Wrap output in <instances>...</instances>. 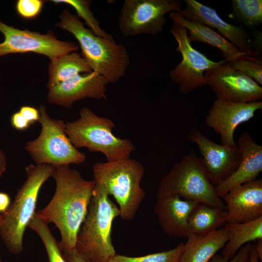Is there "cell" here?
<instances>
[{
  "mask_svg": "<svg viewBox=\"0 0 262 262\" xmlns=\"http://www.w3.org/2000/svg\"><path fill=\"white\" fill-rule=\"evenodd\" d=\"M170 33L177 42L176 50L182 57L180 62L170 72L171 80L184 94L207 85L205 73L227 61H213L195 49L189 39L187 29L180 24L173 22Z\"/></svg>",
  "mask_w": 262,
  "mask_h": 262,
  "instance_id": "10",
  "label": "cell"
},
{
  "mask_svg": "<svg viewBox=\"0 0 262 262\" xmlns=\"http://www.w3.org/2000/svg\"><path fill=\"white\" fill-rule=\"evenodd\" d=\"M255 247L261 262L262 261V239L258 240V242L255 244Z\"/></svg>",
  "mask_w": 262,
  "mask_h": 262,
  "instance_id": "38",
  "label": "cell"
},
{
  "mask_svg": "<svg viewBox=\"0 0 262 262\" xmlns=\"http://www.w3.org/2000/svg\"><path fill=\"white\" fill-rule=\"evenodd\" d=\"M235 69L249 77L260 85H262V62L257 58H242L230 63Z\"/></svg>",
  "mask_w": 262,
  "mask_h": 262,
  "instance_id": "29",
  "label": "cell"
},
{
  "mask_svg": "<svg viewBox=\"0 0 262 262\" xmlns=\"http://www.w3.org/2000/svg\"><path fill=\"white\" fill-rule=\"evenodd\" d=\"M224 228L229 233L221 254L225 262L230 260L245 244L262 239V216L247 222L227 223Z\"/></svg>",
  "mask_w": 262,
  "mask_h": 262,
  "instance_id": "22",
  "label": "cell"
},
{
  "mask_svg": "<svg viewBox=\"0 0 262 262\" xmlns=\"http://www.w3.org/2000/svg\"><path fill=\"white\" fill-rule=\"evenodd\" d=\"M251 245L249 242L242 246L235 255L228 262H249V251ZM209 262H225L221 255H214Z\"/></svg>",
  "mask_w": 262,
  "mask_h": 262,
  "instance_id": "31",
  "label": "cell"
},
{
  "mask_svg": "<svg viewBox=\"0 0 262 262\" xmlns=\"http://www.w3.org/2000/svg\"><path fill=\"white\" fill-rule=\"evenodd\" d=\"M180 262H209L223 248L229 233L222 227L204 234L189 233Z\"/></svg>",
  "mask_w": 262,
  "mask_h": 262,
  "instance_id": "21",
  "label": "cell"
},
{
  "mask_svg": "<svg viewBox=\"0 0 262 262\" xmlns=\"http://www.w3.org/2000/svg\"><path fill=\"white\" fill-rule=\"evenodd\" d=\"M180 0H125L118 19L120 33L126 37L161 33L165 15L181 10Z\"/></svg>",
  "mask_w": 262,
  "mask_h": 262,
  "instance_id": "9",
  "label": "cell"
},
{
  "mask_svg": "<svg viewBox=\"0 0 262 262\" xmlns=\"http://www.w3.org/2000/svg\"><path fill=\"white\" fill-rule=\"evenodd\" d=\"M0 32L4 36L0 43V57L11 53L34 52L46 55L52 60L75 52L79 48L74 42L58 40L50 30L42 34L15 28L0 20Z\"/></svg>",
  "mask_w": 262,
  "mask_h": 262,
  "instance_id": "11",
  "label": "cell"
},
{
  "mask_svg": "<svg viewBox=\"0 0 262 262\" xmlns=\"http://www.w3.org/2000/svg\"><path fill=\"white\" fill-rule=\"evenodd\" d=\"M169 17L173 22L180 24L187 29L191 42H201L218 49L222 53L224 60L228 62L251 58L215 30L200 22L186 19L179 12L169 13Z\"/></svg>",
  "mask_w": 262,
  "mask_h": 262,
  "instance_id": "20",
  "label": "cell"
},
{
  "mask_svg": "<svg viewBox=\"0 0 262 262\" xmlns=\"http://www.w3.org/2000/svg\"><path fill=\"white\" fill-rule=\"evenodd\" d=\"M55 3H66L74 8L78 16L82 18L89 29L96 35L104 38L112 36L100 26L99 22L95 17L90 9L91 0H53Z\"/></svg>",
  "mask_w": 262,
  "mask_h": 262,
  "instance_id": "28",
  "label": "cell"
},
{
  "mask_svg": "<svg viewBox=\"0 0 262 262\" xmlns=\"http://www.w3.org/2000/svg\"><path fill=\"white\" fill-rule=\"evenodd\" d=\"M233 16L246 26L255 27L262 23V0H232Z\"/></svg>",
  "mask_w": 262,
  "mask_h": 262,
  "instance_id": "26",
  "label": "cell"
},
{
  "mask_svg": "<svg viewBox=\"0 0 262 262\" xmlns=\"http://www.w3.org/2000/svg\"><path fill=\"white\" fill-rule=\"evenodd\" d=\"M188 138L197 145L208 178L214 187L227 180L237 168L241 159L238 146L217 144L197 128L189 131Z\"/></svg>",
  "mask_w": 262,
  "mask_h": 262,
  "instance_id": "13",
  "label": "cell"
},
{
  "mask_svg": "<svg viewBox=\"0 0 262 262\" xmlns=\"http://www.w3.org/2000/svg\"><path fill=\"white\" fill-rule=\"evenodd\" d=\"M120 215L117 206L95 184L85 219L78 232L76 250L88 262H108L116 254L111 237L113 222Z\"/></svg>",
  "mask_w": 262,
  "mask_h": 262,
  "instance_id": "3",
  "label": "cell"
},
{
  "mask_svg": "<svg viewBox=\"0 0 262 262\" xmlns=\"http://www.w3.org/2000/svg\"><path fill=\"white\" fill-rule=\"evenodd\" d=\"M226 203L227 223H241L262 216V179L231 189L223 197Z\"/></svg>",
  "mask_w": 262,
  "mask_h": 262,
  "instance_id": "17",
  "label": "cell"
},
{
  "mask_svg": "<svg viewBox=\"0 0 262 262\" xmlns=\"http://www.w3.org/2000/svg\"><path fill=\"white\" fill-rule=\"evenodd\" d=\"M6 164L5 156L0 148V178L6 170Z\"/></svg>",
  "mask_w": 262,
  "mask_h": 262,
  "instance_id": "37",
  "label": "cell"
},
{
  "mask_svg": "<svg viewBox=\"0 0 262 262\" xmlns=\"http://www.w3.org/2000/svg\"><path fill=\"white\" fill-rule=\"evenodd\" d=\"M59 18L56 26L69 32L78 40L82 56L92 71L103 76L108 83H115L125 76L130 56L123 44L116 43L112 36L104 38L95 35L67 9L63 11Z\"/></svg>",
  "mask_w": 262,
  "mask_h": 262,
  "instance_id": "2",
  "label": "cell"
},
{
  "mask_svg": "<svg viewBox=\"0 0 262 262\" xmlns=\"http://www.w3.org/2000/svg\"><path fill=\"white\" fill-rule=\"evenodd\" d=\"M236 143L241 153V159L233 173L214 187L220 198L231 189L257 179L262 171V147L247 132L241 134Z\"/></svg>",
  "mask_w": 262,
  "mask_h": 262,
  "instance_id": "18",
  "label": "cell"
},
{
  "mask_svg": "<svg viewBox=\"0 0 262 262\" xmlns=\"http://www.w3.org/2000/svg\"><path fill=\"white\" fill-rule=\"evenodd\" d=\"M43 3V1L40 0H18L16 4V10L24 18H33L40 13Z\"/></svg>",
  "mask_w": 262,
  "mask_h": 262,
  "instance_id": "30",
  "label": "cell"
},
{
  "mask_svg": "<svg viewBox=\"0 0 262 262\" xmlns=\"http://www.w3.org/2000/svg\"><path fill=\"white\" fill-rule=\"evenodd\" d=\"M106 80L94 71L80 74L48 87L50 103L70 108L76 101L86 98H106Z\"/></svg>",
  "mask_w": 262,
  "mask_h": 262,
  "instance_id": "16",
  "label": "cell"
},
{
  "mask_svg": "<svg viewBox=\"0 0 262 262\" xmlns=\"http://www.w3.org/2000/svg\"><path fill=\"white\" fill-rule=\"evenodd\" d=\"M168 195H178L184 199L226 210L194 150L176 163L162 178L157 198Z\"/></svg>",
  "mask_w": 262,
  "mask_h": 262,
  "instance_id": "7",
  "label": "cell"
},
{
  "mask_svg": "<svg viewBox=\"0 0 262 262\" xmlns=\"http://www.w3.org/2000/svg\"><path fill=\"white\" fill-rule=\"evenodd\" d=\"M145 169L139 161L130 158L97 162L93 166L94 180L114 197L123 220H132L146 196L141 181Z\"/></svg>",
  "mask_w": 262,
  "mask_h": 262,
  "instance_id": "5",
  "label": "cell"
},
{
  "mask_svg": "<svg viewBox=\"0 0 262 262\" xmlns=\"http://www.w3.org/2000/svg\"><path fill=\"white\" fill-rule=\"evenodd\" d=\"M62 253L67 262H88L76 250V248L70 251L62 252Z\"/></svg>",
  "mask_w": 262,
  "mask_h": 262,
  "instance_id": "34",
  "label": "cell"
},
{
  "mask_svg": "<svg viewBox=\"0 0 262 262\" xmlns=\"http://www.w3.org/2000/svg\"><path fill=\"white\" fill-rule=\"evenodd\" d=\"M262 109V101L234 102L216 98L206 116L205 124L219 135L222 145L237 147L234 137L236 129Z\"/></svg>",
  "mask_w": 262,
  "mask_h": 262,
  "instance_id": "14",
  "label": "cell"
},
{
  "mask_svg": "<svg viewBox=\"0 0 262 262\" xmlns=\"http://www.w3.org/2000/svg\"><path fill=\"white\" fill-rule=\"evenodd\" d=\"M52 170L53 166L48 164L28 165L25 181L8 208L1 213L0 236L8 251L13 254L23 251L24 234L36 212L39 191L51 177Z\"/></svg>",
  "mask_w": 262,
  "mask_h": 262,
  "instance_id": "4",
  "label": "cell"
},
{
  "mask_svg": "<svg viewBox=\"0 0 262 262\" xmlns=\"http://www.w3.org/2000/svg\"><path fill=\"white\" fill-rule=\"evenodd\" d=\"M115 127L111 119L99 116L88 107H83L79 118L66 123V132L76 148L99 152L105 156L106 161L129 158L135 146L130 139L115 136L113 133Z\"/></svg>",
  "mask_w": 262,
  "mask_h": 262,
  "instance_id": "6",
  "label": "cell"
},
{
  "mask_svg": "<svg viewBox=\"0 0 262 262\" xmlns=\"http://www.w3.org/2000/svg\"><path fill=\"white\" fill-rule=\"evenodd\" d=\"M207 85L217 99L234 102L262 101V87L243 73L226 62L204 74Z\"/></svg>",
  "mask_w": 262,
  "mask_h": 262,
  "instance_id": "12",
  "label": "cell"
},
{
  "mask_svg": "<svg viewBox=\"0 0 262 262\" xmlns=\"http://www.w3.org/2000/svg\"><path fill=\"white\" fill-rule=\"evenodd\" d=\"M10 121L13 127L18 131L25 130L30 125V123L26 120L19 112L13 114Z\"/></svg>",
  "mask_w": 262,
  "mask_h": 262,
  "instance_id": "33",
  "label": "cell"
},
{
  "mask_svg": "<svg viewBox=\"0 0 262 262\" xmlns=\"http://www.w3.org/2000/svg\"><path fill=\"white\" fill-rule=\"evenodd\" d=\"M51 177L56 183L54 195L36 214L46 224L55 225L61 234L60 248L62 252H68L76 248L77 235L87 214L95 183L84 179L69 165L53 166Z\"/></svg>",
  "mask_w": 262,
  "mask_h": 262,
  "instance_id": "1",
  "label": "cell"
},
{
  "mask_svg": "<svg viewBox=\"0 0 262 262\" xmlns=\"http://www.w3.org/2000/svg\"><path fill=\"white\" fill-rule=\"evenodd\" d=\"M19 112L30 124L39 120L40 116L39 110L33 107L22 106Z\"/></svg>",
  "mask_w": 262,
  "mask_h": 262,
  "instance_id": "32",
  "label": "cell"
},
{
  "mask_svg": "<svg viewBox=\"0 0 262 262\" xmlns=\"http://www.w3.org/2000/svg\"><path fill=\"white\" fill-rule=\"evenodd\" d=\"M39 112L41 132L25 147L36 164L58 166L84 162L85 154L73 145L66 134V123L51 118L44 105H40Z\"/></svg>",
  "mask_w": 262,
  "mask_h": 262,
  "instance_id": "8",
  "label": "cell"
},
{
  "mask_svg": "<svg viewBox=\"0 0 262 262\" xmlns=\"http://www.w3.org/2000/svg\"><path fill=\"white\" fill-rule=\"evenodd\" d=\"M2 214H0V224L1 223V222H2ZM0 262H2L1 260H0Z\"/></svg>",
  "mask_w": 262,
  "mask_h": 262,
  "instance_id": "39",
  "label": "cell"
},
{
  "mask_svg": "<svg viewBox=\"0 0 262 262\" xmlns=\"http://www.w3.org/2000/svg\"><path fill=\"white\" fill-rule=\"evenodd\" d=\"M28 227L35 231L42 240L49 262H67L60 248L58 242L53 236L48 224L38 217L36 212Z\"/></svg>",
  "mask_w": 262,
  "mask_h": 262,
  "instance_id": "25",
  "label": "cell"
},
{
  "mask_svg": "<svg viewBox=\"0 0 262 262\" xmlns=\"http://www.w3.org/2000/svg\"><path fill=\"white\" fill-rule=\"evenodd\" d=\"M91 68L84 58L74 52L50 60L49 65L47 87L72 78L82 73L91 72Z\"/></svg>",
  "mask_w": 262,
  "mask_h": 262,
  "instance_id": "24",
  "label": "cell"
},
{
  "mask_svg": "<svg viewBox=\"0 0 262 262\" xmlns=\"http://www.w3.org/2000/svg\"><path fill=\"white\" fill-rule=\"evenodd\" d=\"M227 215L226 210L198 203L189 215L188 233L204 234L221 228L227 223Z\"/></svg>",
  "mask_w": 262,
  "mask_h": 262,
  "instance_id": "23",
  "label": "cell"
},
{
  "mask_svg": "<svg viewBox=\"0 0 262 262\" xmlns=\"http://www.w3.org/2000/svg\"><path fill=\"white\" fill-rule=\"evenodd\" d=\"M198 204L195 201L182 199L178 195L157 198L154 211L162 230L171 237H186L189 215Z\"/></svg>",
  "mask_w": 262,
  "mask_h": 262,
  "instance_id": "19",
  "label": "cell"
},
{
  "mask_svg": "<svg viewBox=\"0 0 262 262\" xmlns=\"http://www.w3.org/2000/svg\"><path fill=\"white\" fill-rule=\"evenodd\" d=\"M9 195L4 192H0V213H4L10 205Z\"/></svg>",
  "mask_w": 262,
  "mask_h": 262,
  "instance_id": "35",
  "label": "cell"
},
{
  "mask_svg": "<svg viewBox=\"0 0 262 262\" xmlns=\"http://www.w3.org/2000/svg\"><path fill=\"white\" fill-rule=\"evenodd\" d=\"M184 243L168 250L139 257H129L115 254L108 262H180Z\"/></svg>",
  "mask_w": 262,
  "mask_h": 262,
  "instance_id": "27",
  "label": "cell"
},
{
  "mask_svg": "<svg viewBox=\"0 0 262 262\" xmlns=\"http://www.w3.org/2000/svg\"><path fill=\"white\" fill-rule=\"evenodd\" d=\"M186 5L179 12L186 19L202 23L217 33L248 57L257 58L258 52L251 44L250 36L243 27L230 24L216 10L195 0H185Z\"/></svg>",
  "mask_w": 262,
  "mask_h": 262,
  "instance_id": "15",
  "label": "cell"
},
{
  "mask_svg": "<svg viewBox=\"0 0 262 262\" xmlns=\"http://www.w3.org/2000/svg\"><path fill=\"white\" fill-rule=\"evenodd\" d=\"M259 257L255 249V244H252L249 251V262H259Z\"/></svg>",
  "mask_w": 262,
  "mask_h": 262,
  "instance_id": "36",
  "label": "cell"
}]
</instances>
